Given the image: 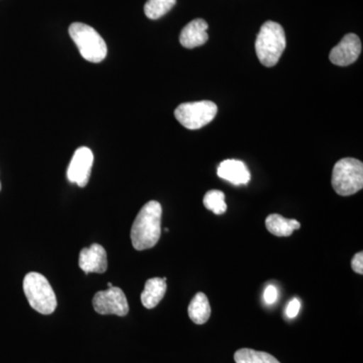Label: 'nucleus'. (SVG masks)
<instances>
[{
    "instance_id": "1",
    "label": "nucleus",
    "mask_w": 363,
    "mask_h": 363,
    "mask_svg": "<svg viewBox=\"0 0 363 363\" xmlns=\"http://www.w3.org/2000/svg\"><path fill=\"white\" fill-rule=\"evenodd\" d=\"M162 205L150 201L138 212L133 227L130 238L136 250H145L154 247L161 238Z\"/></svg>"
},
{
    "instance_id": "2",
    "label": "nucleus",
    "mask_w": 363,
    "mask_h": 363,
    "mask_svg": "<svg viewBox=\"0 0 363 363\" xmlns=\"http://www.w3.org/2000/svg\"><path fill=\"white\" fill-rule=\"evenodd\" d=\"M286 45V35L283 26L271 21L262 26L255 40V52L262 65L276 66L285 51Z\"/></svg>"
},
{
    "instance_id": "3",
    "label": "nucleus",
    "mask_w": 363,
    "mask_h": 363,
    "mask_svg": "<svg viewBox=\"0 0 363 363\" xmlns=\"http://www.w3.org/2000/svg\"><path fill=\"white\" fill-rule=\"evenodd\" d=\"M69 35L86 61L100 63L106 58V43L92 26L82 23H72Z\"/></svg>"
},
{
    "instance_id": "4",
    "label": "nucleus",
    "mask_w": 363,
    "mask_h": 363,
    "mask_svg": "<svg viewBox=\"0 0 363 363\" xmlns=\"http://www.w3.org/2000/svg\"><path fill=\"white\" fill-rule=\"evenodd\" d=\"M23 292L30 307L40 314L50 315L57 308V298L49 281L39 272H28L23 279Z\"/></svg>"
},
{
    "instance_id": "5",
    "label": "nucleus",
    "mask_w": 363,
    "mask_h": 363,
    "mask_svg": "<svg viewBox=\"0 0 363 363\" xmlns=\"http://www.w3.org/2000/svg\"><path fill=\"white\" fill-rule=\"evenodd\" d=\"M332 187L340 196H351L363 188V164L352 157L336 162L332 173Z\"/></svg>"
},
{
    "instance_id": "6",
    "label": "nucleus",
    "mask_w": 363,
    "mask_h": 363,
    "mask_svg": "<svg viewBox=\"0 0 363 363\" xmlns=\"http://www.w3.org/2000/svg\"><path fill=\"white\" fill-rule=\"evenodd\" d=\"M217 111L218 108L214 102L203 100L179 105L175 111V117L182 125L188 130H195L211 123Z\"/></svg>"
},
{
    "instance_id": "7",
    "label": "nucleus",
    "mask_w": 363,
    "mask_h": 363,
    "mask_svg": "<svg viewBox=\"0 0 363 363\" xmlns=\"http://www.w3.org/2000/svg\"><path fill=\"white\" fill-rule=\"evenodd\" d=\"M95 311L100 315H116L124 317L130 311L128 300L121 288L111 286L106 291H100L92 301Z\"/></svg>"
},
{
    "instance_id": "8",
    "label": "nucleus",
    "mask_w": 363,
    "mask_h": 363,
    "mask_svg": "<svg viewBox=\"0 0 363 363\" xmlns=\"http://www.w3.org/2000/svg\"><path fill=\"white\" fill-rule=\"evenodd\" d=\"M93 161H94V156L89 147H79L74 152L70 164L67 169L68 180L71 183L77 184L79 187H86L89 182Z\"/></svg>"
},
{
    "instance_id": "9",
    "label": "nucleus",
    "mask_w": 363,
    "mask_h": 363,
    "mask_svg": "<svg viewBox=\"0 0 363 363\" xmlns=\"http://www.w3.org/2000/svg\"><path fill=\"white\" fill-rule=\"evenodd\" d=\"M362 52V42L355 33H348L332 49L329 59L334 65L345 67L354 63Z\"/></svg>"
},
{
    "instance_id": "10",
    "label": "nucleus",
    "mask_w": 363,
    "mask_h": 363,
    "mask_svg": "<svg viewBox=\"0 0 363 363\" xmlns=\"http://www.w3.org/2000/svg\"><path fill=\"white\" fill-rule=\"evenodd\" d=\"M79 267L85 274H104L108 267L106 250L98 243H94L90 247L83 248L79 255Z\"/></svg>"
},
{
    "instance_id": "11",
    "label": "nucleus",
    "mask_w": 363,
    "mask_h": 363,
    "mask_svg": "<svg viewBox=\"0 0 363 363\" xmlns=\"http://www.w3.org/2000/svg\"><path fill=\"white\" fill-rule=\"evenodd\" d=\"M217 174L223 180L235 186L247 185L250 181V173L247 164L238 160H225L219 164Z\"/></svg>"
},
{
    "instance_id": "12",
    "label": "nucleus",
    "mask_w": 363,
    "mask_h": 363,
    "mask_svg": "<svg viewBox=\"0 0 363 363\" xmlns=\"http://www.w3.org/2000/svg\"><path fill=\"white\" fill-rule=\"evenodd\" d=\"M208 23L202 18L190 21L182 30L180 43L184 48L194 49L203 45L208 40Z\"/></svg>"
},
{
    "instance_id": "13",
    "label": "nucleus",
    "mask_w": 363,
    "mask_h": 363,
    "mask_svg": "<svg viewBox=\"0 0 363 363\" xmlns=\"http://www.w3.org/2000/svg\"><path fill=\"white\" fill-rule=\"evenodd\" d=\"M167 283L164 279L154 278L147 279L143 289L142 303L143 307L147 309H154L161 302L164 296L166 295Z\"/></svg>"
},
{
    "instance_id": "14",
    "label": "nucleus",
    "mask_w": 363,
    "mask_h": 363,
    "mask_svg": "<svg viewBox=\"0 0 363 363\" xmlns=\"http://www.w3.org/2000/svg\"><path fill=\"white\" fill-rule=\"evenodd\" d=\"M266 226L267 230L279 238H286L292 235L294 231L300 229V222L295 219H286L279 214H271L267 217Z\"/></svg>"
},
{
    "instance_id": "15",
    "label": "nucleus",
    "mask_w": 363,
    "mask_h": 363,
    "mask_svg": "<svg viewBox=\"0 0 363 363\" xmlns=\"http://www.w3.org/2000/svg\"><path fill=\"white\" fill-rule=\"evenodd\" d=\"M188 314L195 324L206 323L211 316V307L204 293L196 294L188 307Z\"/></svg>"
},
{
    "instance_id": "16",
    "label": "nucleus",
    "mask_w": 363,
    "mask_h": 363,
    "mask_svg": "<svg viewBox=\"0 0 363 363\" xmlns=\"http://www.w3.org/2000/svg\"><path fill=\"white\" fill-rule=\"evenodd\" d=\"M236 363H281L276 357L262 351L241 348L234 354Z\"/></svg>"
},
{
    "instance_id": "17",
    "label": "nucleus",
    "mask_w": 363,
    "mask_h": 363,
    "mask_svg": "<svg viewBox=\"0 0 363 363\" xmlns=\"http://www.w3.org/2000/svg\"><path fill=\"white\" fill-rule=\"evenodd\" d=\"M177 0H147L145 6V13L150 20H157L168 13Z\"/></svg>"
},
{
    "instance_id": "18",
    "label": "nucleus",
    "mask_w": 363,
    "mask_h": 363,
    "mask_svg": "<svg viewBox=\"0 0 363 363\" xmlns=\"http://www.w3.org/2000/svg\"><path fill=\"white\" fill-rule=\"evenodd\" d=\"M225 195L219 190H211L207 192L204 196V206L210 211L216 215L225 213L227 205L225 203Z\"/></svg>"
},
{
    "instance_id": "19",
    "label": "nucleus",
    "mask_w": 363,
    "mask_h": 363,
    "mask_svg": "<svg viewBox=\"0 0 363 363\" xmlns=\"http://www.w3.org/2000/svg\"><path fill=\"white\" fill-rule=\"evenodd\" d=\"M264 300L267 305H272L278 301V289L274 285L267 286L264 293Z\"/></svg>"
},
{
    "instance_id": "20",
    "label": "nucleus",
    "mask_w": 363,
    "mask_h": 363,
    "mask_svg": "<svg viewBox=\"0 0 363 363\" xmlns=\"http://www.w3.org/2000/svg\"><path fill=\"white\" fill-rule=\"evenodd\" d=\"M301 309V302L298 298H293L292 301H290L288 306H286V314L289 318H295L300 312Z\"/></svg>"
},
{
    "instance_id": "21",
    "label": "nucleus",
    "mask_w": 363,
    "mask_h": 363,
    "mask_svg": "<svg viewBox=\"0 0 363 363\" xmlns=\"http://www.w3.org/2000/svg\"><path fill=\"white\" fill-rule=\"evenodd\" d=\"M351 267L353 271L357 274H363V252H360L353 257L352 262H351Z\"/></svg>"
},
{
    "instance_id": "22",
    "label": "nucleus",
    "mask_w": 363,
    "mask_h": 363,
    "mask_svg": "<svg viewBox=\"0 0 363 363\" xmlns=\"http://www.w3.org/2000/svg\"><path fill=\"white\" fill-rule=\"evenodd\" d=\"M111 286H112V284L111 283H108V288H111Z\"/></svg>"
},
{
    "instance_id": "23",
    "label": "nucleus",
    "mask_w": 363,
    "mask_h": 363,
    "mask_svg": "<svg viewBox=\"0 0 363 363\" xmlns=\"http://www.w3.org/2000/svg\"><path fill=\"white\" fill-rule=\"evenodd\" d=\"M0 190H1V183H0Z\"/></svg>"
}]
</instances>
